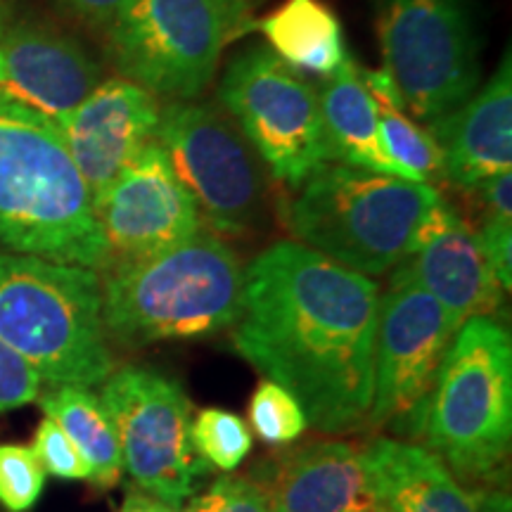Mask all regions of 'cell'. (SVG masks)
Masks as SVG:
<instances>
[{
	"label": "cell",
	"mask_w": 512,
	"mask_h": 512,
	"mask_svg": "<svg viewBox=\"0 0 512 512\" xmlns=\"http://www.w3.org/2000/svg\"><path fill=\"white\" fill-rule=\"evenodd\" d=\"M380 287L297 240H280L245 268L233 344L285 387L306 425L342 434L368 425L375 389Z\"/></svg>",
	"instance_id": "cell-1"
},
{
	"label": "cell",
	"mask_w": 512,
	"mask_h": 512,
	"mask_svg": "<svg viewBox=\"0 0 512 512\" xmlns=\"http://www.w3.org/2000/svg\"><path fill=\"white\" fill-rule=\"evenodd\" d=\"M0 249L105 268L93 197L57 126L0 95Z\"/></svg>",
	"instance_id": "cell-2"
},
{
	"label": "cell",
	"mask_w": 512,
	"mask_h": 512,
	"mask_svg": "<svg viewBox=\"0 0 512 512\" xmlns=\"http://www.w3.org/2000/svg\"><path fill=\"white\" fill-rule=\"evenodd\" d=\"M0 342L53 387H98L114 358L93 268L0 252Z\"/></svg>",
	"instance_id": "cell-3"
},
{
	"label": "cell",
	"mask_w": 512,
	"mask_h": 512,
	"mask_svg": "<svg viewBox=\"0 0 512 512\" xmlns=\"http://www.w3.org/2000/svg\"><path fill=\"white\" fill-rule=\"evenodd\" d=\"M245 268L211 233H197L150 259L110 268L102 285L107 335L124 347L204 337L233 328Z\"/></svg>",
	"instance_id": "cell-4"
},
{
	"label": "cell",
	"mask_w": 512,
	"mask_h": 512,
	"mask_svg": "<svg viewBox=\"0 0 512 512\" xmlns=\"http://www.w3.org/2000/svg\"><path fill=\"white\" fill-rule=\"evenodd\" d=\"M434 185L339 162L313 169L287 204V228L302 245L361 275H387L411 252Z\"/></svg>",
	"instance_id": "cell-5"
},
{
	"label": "cell",
	"mask_w": 512,
	"mask_h": 512,
	"mask_svg": "<svg viewBox=\"0 0 512 512\" xmlns=\"http://www.w3.org/2000/svg\"><path fill=\"white\" fill-rule=\"evenodd\" d=\"M434 456L460 477H498L512 441V342L496 316H477L460 325L420 427Z\"/></svg>",
	"instance_id": "cell-6"
},
{
	"label": "cell",
	"mask_w": 512,
	"mask_h": 512,
	"mask_svg": "<svg viewBox=\"0 0 512 512\" xmlns=\"http://www.w3.org/2000/svg\"><path fill=\"white\" fill-rule=\"evenodd\" d=\"M245 22V0H126L107 27L110 55L121 79L152 95L195 100Z\"/></svg>",
	"instance_id": "cell-7"
},
{
	"label": "cell",
	"mask_w": 512,
	"mask_h": 512,
	"mask_svg": "<svg viewBox=\"0 0 512 512\" xmlns=\"http://www.w3.org/2000/svg\"><path fill=\"white\" fill-rule=\"evenodd\" d=\"M382 69L408 117L432 124L482 83L472 0H377Z\"/></svg>",
	"instance_id": "cell-8"
},
{
	"label": "cell",
	"mask_w": 512,
	"mask_h": 512,
	"mask_svg": "<svg viewBox=\"0 0 512 512\" xmlns=\"http://www.w3.org/2000/svg\"><path fill=\"white\" fill-rule=\"evenodd\" d=\"M126 475L138 491L169 505L197 494L209 465L190 441V401L183 387L159 370L126 366L102 382Z\"/></svg>",
	"instance_id": "cell-9"
},
{
	"label": "cell",
	"mask_w": 512,
	"mask_h": 512,
	"mask_svg": "<svg viewBox=\"0 0 512 512\" xmlns=\"http://www.w3.org/2000/svg\"><path fill=\"white\" fill-rule=\"evenodd\" d=\"M155 140L211 226L230 235L256 226L264 214V171L226 110L211 102H171L162 107Z\"/></svg>",
	"instance_id": "cell-10"
},
{
	"label": "cell",
	"mask_w": 512,
	"mask_h": 512,
	"mask_svg": "<svg viewBox=\"0 0 512 512\" xmlns=\"http://www.w3.org/2000/svg\"><path fill=\"white\" fill-rule=\"evenodd\" d=\"M219 100L268 171L299 188L328 162L316 88L268 46H252L223 72Z\"/></svg>",
	"instance_id": "cell-11"
},
{
	"label": "cell",
	"mask_w": 512,
	"mask_h": 512,
	"mask_svg": "<svg viewBox=\"0 0 512 512\" xmlns=\"http://www.w3.org/2000/svg\"><path fill=\"white\" fill-rule=\"evenodd\" d=\"M456 332L444 306L396 266L377 311L375 389L368 425H394L418 434L422 406Z\"/></svg>",
	"instance_id": "cell-12"
},
{
	"label": "cell",
	"mask_w": 512,
	"mask_h": 512,
	"mask_svg": "<svg viewBox=\"0 0 512 512\" xmlns=\"http://www.w3.org/2000/svg\"><path fill=\"white\" fill-rule=\"evenodd\" d=\"M105 268L150 259L202 230V214L157 140H150L93 204Z\"/></svg>",
	"instance_id": "cell-13"
},
{
	"label": "cell",
	"mask_w": 512,
	"mask_h": 512,
	"mask_svg": "<svg viewBox=\"0 0 512 512\" xmlns=\"http://www.w3.org/2000/svg\"><path fill=\"white\" fill-rule=\"evenodd\" d=\"M159 117L162 107L150 91L128 79H107L74 112L57 121V131L91 190L93 204L155 140Z\"/></svg>",
	"instance_id": "cell-14"
},
{
	"label": "cell",
	"mask_w": 512,
	"mask_h": 512,
	"mask_svg": "<svg viewBox=\"0 0 512 512\" xmlns=\"http://www.w3.org/2000/svg\"><path fill=\"white\" fill-rule=\"evenodd\" d=\"M399 266L444 306L456 328L501 311L505 290L486 261L477 230L444 197L422 216L411 252Z\"/></svg>",
	"instance_id": "cell-15"
},
{
	"label": "cell",
	"mask_w": 512,
	"mask_h": 512,
	"mask_svg": "<svg viewBox=\"0 0 512 512\" xmlns=\"http://www.w3.org/2000/svg\"><path fill=\"white\" fill-rule=\"evenodd\" d=\"M100 67L74 38L19 22L0 36V95L53 124L74 112L100 83Z\"/></svg>",
	"instance_id": "cell-16"
},
{
	"label": "cell",
	"mask_w": 512,
	"mask_h": 512,
	"mask_svg": "<svg viewBox=\"0 0 512 512\" xmlns=\"http://www.w3.org/2000/svg\"><path fill=\"white\" fill-rule=\"evenodd\" d=\"M441 176L472 190L512 166V57L505 50L491 79L451 114L432 121Z\"/></svg>",
	"instance_id": "cell-17"
},
{
	"label": "cell",
	"mask_w": 512,
	"mask_h": 512,
	"mask_svg": "<svg viewBox=\"0 0 512 512\" xmlns=\"http://www.w3.org/2000/svg\"><path fill=\"white\" fill-rule=\"evenodd\" d=\"M275 512H368L380 505L366 446L316 441L287 453L268 486Z\"/></svg>",
	"instance_id": "cell-18"
},
{
	"label": "cell",
	"mask_w": 512,
	"mask_h": 512,
	"mask_svg": "<svg viewBox=\"0 0 512 512\" xmlns=\"http://www.w3.org/2000/svg\"><path fill=\"white\" fill-rule=\"evenodd\" d=\"M380 501L392 512H510L498 491H470L430 448L399 439L366 446Z\"/></svg>",
	"instance_id": "cell-19"
},
{
	"label": "cell",
	"mask_w": 512,
	"mask_h": 512,
	"mask_svg": "<svg viewBox=\"0 0 512 512\" xmlns=\"http://www.w3.org/2000/svg\"><path fill=\"white\" fill-rule=\"evenodd\" d=\"M316 95L328 162L396 176L380 143L377 102L368 91L363 69L349 55L337 72L323 81Z\"/></svg>",
	"instance_id": "cell-20"
},
{
	"label": "cell",
	"mask_w": 512,
	"mask_h": 512,
	"mask_svg": "<svg viewBox=\"0 0 512 512\" xmlns=\"http://www.w3.org/2000/svg\"><path fill=\"white\" fill-rule=\"evenodd\" d=\"M256 29L266 36L271 53L297 74L328 79L347 60L342 24L320 0H285Z\"/></svg>",
	"instance_id": "cell-21"
},
{
	"label": "cell",
	"mask_w": 512,
	"mask_h": 512,
	"mask_svg": "<svg viewBox=\"0 0 512 512\" xmlns=\"http://www.w3.org/2000/svg\"><path fill=\"white\" fill-rule=\"evenodd\" d=\"M46 418H53L62 432L74 441L83 460L88 463V482L100 489H114L121 482L124 460L110 413L100 396L86 387H55L41 399Z\"/></svg>",
	"instance_id": "cell-22"
},
{
	"label": "cell",
	"mask_w": 512,
	"mask_h": 512,
	"mask_svg": "<svg viewBox=\"0 0 512 512\" xmlns=\"http://www.w3.org/2000/svg\"><path fill=\"white\" fill-rule=\"evenodd\" d=\"M363 79L370 95L377 102V126H380V143L394 174L403 181L432 185L441 176V150L430 131L418 126V121L408 117L401 95L384 69L366 72Z\"/></svg>",
	"instance_id": "cell-23"
},
{
	"label": "cell",
	"mask_w": 512,
	"mask_h": 512,
	"mask_svg": "<svg viewBox=\"0 0 512 512\" xmlns=\"http://www.w3.org/2000/svg\"><path fill=\"white\" fill-rule=\"evenodd\" d=\"M190 441L204 463L233 472L252 451V430L240 415L223 408H204L190 422Z\"/></svg>",
	"instance_id": "cell-24"
},
{
	"label": "cell",
	"mask_w": 512,
	"mask_h": 512,
	"mask_svg": "<svg viewBox=\"0 0 512 512\" xmlns=\"http://www.w3.org/2000/svg\"><path fill=\"white\" fill-rule=\"evenodd\" d=\"M249 422L264 444L287 446L306 432V415L297 399L278 382L264 380L249 401Z\"/></svg>",
	"instance_id": "cell-25"
},
{
	"label": "cell",
	"mask_w": 512,
	"mask_h": 512,
	"mask_svg": "<svg viewBox=\"0 0 512 512\" xmlns=\"http://www.w3.org/2000/svg\"><path fill=\"white\" fill-rule=\"evenodd\" d=\"M46 472L31 446L0 444V505L8 512H29L43 489Z\"/></svg>",
	"instance_id": "cell-26"
},
{
	"label": "cell",
	"mask_w": 512,
	"mask_h": 512,
	"mask_svg": "<svg viewBox=\"0 0 512 512\" xmlns=\"http://www.w3.org/2000/svg\"><path fill=\"white\" fill-rule=\"evenodd\" d=\"M31 451H34L46 475L67 479V482H79V479L88 482V475H91L88 463L83 460L79 448L74 446V441L62 432V427L53 418L41 420Z\"/></svg>",
	"instance_id": "cell-27"
},
{
	"label": "cell",
	"mask_w": 512,
	"mask_h": 512,
	"mask_svg": "<svg viewBox=\"0 0 512 512\" xmlns=\"http://www.w3.org/2000/svg\"><path fill=\"white\" fill-rule=\"evenodd\" d=\"M188 512H273V498L268 486L256 479L221 477L192 501Z\"/></svg>",
	"instance_id": "cell-28"
},
{
	"label": "cell",
	"mask_w": 512,
	"mask_h": 512,
	"mask_svg": "<svg viewBox=\"0 0 512 512\" xmlns=\"http://www.w3.org/2000/svg\"><path fill=\"white\" fill-rule=\"evenodd\" d=\"M41 382L36 370L17 351L0 342V413L36 401L41 394Z\"/></svg>",
	"instance_id": "cell-29"
},
{
	"label": "cell",
	"mask_w": 512,
	"mask_h": 512,
	"mask_svg": "<svg viewBox=\"0 0 512 512\" xmlns=\"http://www.w3.org/2000/svg\"><path fill=\"white\" fill-rule=\"evenodd\" d=\"M482 242L484 256L489 261L491 271L501 283L505 292L512 287V219L501 216H486L484 226L477 230Z\"/></svg>",
	"instance_id": "cell-30"
},
{
	"label": "cell",
	"mask_w": 512,
	"mask_h": 512,
	"mask_svg": "<svg viewBox=\"0 0 512 512\" xmlns=\"http://www.w3.org/2000/svg\"><path fill=\"white\" fill-rule=\"evenodd\" d=\"M512 176L510 171L505 174L491 176L475 185L472 190L479 192V200H482L486 216H501V219H512Z\"/></svg>",
	"instance_id": "cell-31"
},
{
	"label": "cell",
	"mask_w": 512,
	"mask_h": 512,
	"mask_svg": "<svg viewBox=\"0 0 512 512\" xmlns=\"http://www.w3.org/2000/svg\"><path fill=\"white\" fill-rule=\"evenodd\" d=\"M64 3L95 27H110L126 0H64Z\"/></svg>",
	"instance_id": "cell-32"
},
{
	"label": "cell",
	"mask_w": 512,
	"mask_h": 512,
	"mask_svg": "<svg viewBox=\"0 0 512 512\" xmlns=\"http://www.w3.org/2000/svg\"><path fill=\"white\" fill-rule=\"evenodd\" d=\"M119 512H188V510H181L176 508V505L157 501V498L147 496L143 491H133V494L124 501V505H121Z\"/></svg>",
	"instance_id": "cell-33"
},
{
	"label": "cell",
	"mask_w": 512,
	"mask_h": 512,
	"mask_svg": "<svg viewBox=\"0 0 512 512\" xmlns=\"http://www.w3.org/2000/svg\"><path fill=\"white\" fill-rule=\"evenodd\" d=\"M368 512H392V510H389L387 505H384V503H380V505H375V508H373V510H368Z\"/></svg>",
	"instance_id": "cell-34"
},
{
	"label": "cell",
	"mask_w": 512,
	"mask_h": 512,
	"mask_svg": "<svg viewBox=\"0 0 512 512\" xmlns=\"http://www.w3.org/2000/svg\"><path fill=\"white\" fill-rule=\"evenodd\" d=\"M0 36H3V10H0Z\"/></svg>",
	"instance_id": "cell-35"
},
{
	"label": "cell",
	"mask_w": 512,
	"mask_h": 512,
	"mask_svg": "<svg viewBox=\"0 0 512 512\" xmlns=\"http://www.w3.org/2000/svg\"><path fill=\"white\" fill-rule=\"evenodd\" d=\"M273 512H275V510H273Z\"/></svg>",
	"instance_id": "cell-36"
}]
</instances>
